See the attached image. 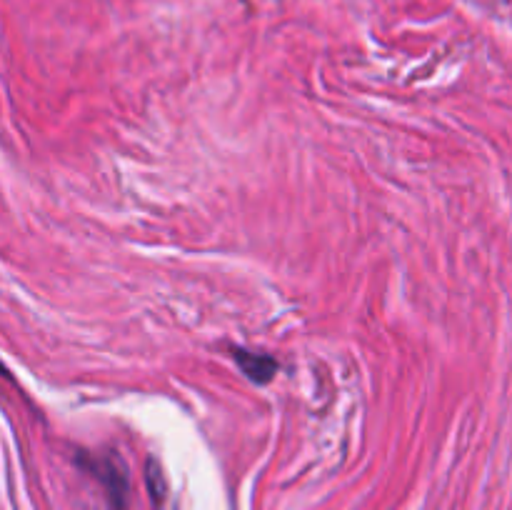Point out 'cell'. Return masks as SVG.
<instances>
[{
	"label": "cell",
	"mask_w": 512,
	"mask_h": 510,
	"mask_svg": "<svg viewBox=\"0 0 512 510\" xmlns=\"http://www.w3.org/2000/svg\"><path fill=\"white\" fill-rule=\"evenodd\" d=\"M158 480H163V473H158V468H155V463H153V460H150V463H148L150 493H153L155 503H163V498H165V483H160V488H158Z\"/></svg>",
	"instance_id": "obj_2"
},
{
	"label": "cell",
	"mask_w": 512,
	"mask_h": 510,
	"mask_svg": "<svg viewBox=\"0 0 512 510\" xmlns=\"http://www.w3.org/2000/svg\"><path fill=\"white\" fill-rule=\"evenodd\" d=\"M235 360L243 368V373L248 375L253 383H270L278 370V363H275L270 355L265 353H250V350H235Z\"/></svg>",
	"instance_id": "obj_1"
}]
</instances>
